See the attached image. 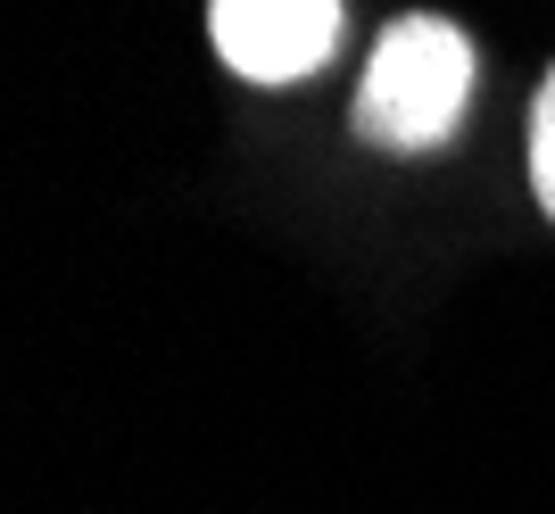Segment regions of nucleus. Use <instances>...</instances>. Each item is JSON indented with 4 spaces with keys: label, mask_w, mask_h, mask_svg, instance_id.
Returning <instances> with one entry per match:
<instances>
[{
    "label": "nucleus",
    "mask_w": 555,
    "mask_h": 514,
    "mask_svg": "<svg viewBox=\"0 0 555 514\" xmlns=\"http://www.w3.org/2000/svg\"><path fill=\"white\" fill-rule=\"evenodd\" d=\"M464 100H473V42L464 25L448 17H398L382 25V42L365 59V83H357V133L373 150H440L464 125Z\"/></svg>",
    "instance_id": "f257e3e1"
},
{
    "label": "nucleus",
    "mask_w": 555,
    "mask_h": 514,
    "mask_svg": "<svg viewBox=\"0 0 555 514\" xmlns=\"http://www.w3.org/2000/svg\"><path fill=\"white\" fill-rule=\"evenodd\" d=\"M216 59L249 83H299L340 42V0H208Z\"/></svg>",
    "instance_id": "f03ea898"
},
{
    "label": "nucleus",
    "mask_w": 555,
    "mask_h": 514,
    "mask_svg": "<svg viewBox=\"0 0 555 514\" xmlns=\"http://www.w3.org/2000/svg\"><path fill=\"white\" fill-rule=\"evenodd\" d=\"M531 191H539V208L555 216V67L531 100Z\"/></svg>",
    "instance_id": "7ed1b4c3"
}]
</instances>
